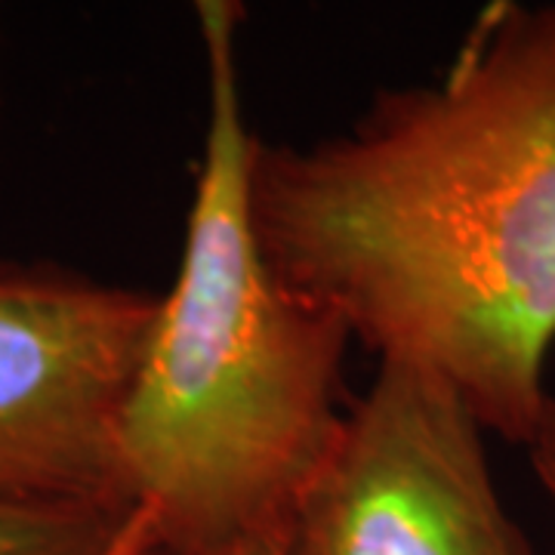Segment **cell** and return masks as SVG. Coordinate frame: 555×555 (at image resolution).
<instances>
[{"instance_id": "5", "label": "cell", "mask_w": 555, "mask_h": 555, "mask_svg": "<svg viewBox=\"0 0 555 555\" xmlns=\"http://www.w3.org/2000/svg\"><path fill=\"white\" fill-rule=\"evenodd\" d=\"M142 509L0 496V555H115Z\"/></svg>"}, {"instance_id": "8", "label": "cell", "mask_w": 555, "mask_h": 555, "mask_svg": "<svg viewBox=\"0 0 555 555\" xmlns=\"http://www.w3.org/2000/svg\"><path fill=\"white\" fill-rule=\"evenodd\" d=\"M145 555H160L158 550H152V553ZM219 555H287V546H284V534L278 537H266V540H254V543H244V546H235V550H229V553H219Z\"/></svg>"}, {"instance_id": "2", "label": "cell", "mask_w": 555, "mask_h": 555, "mask_svg": "<svg viewBox=\"0 0 555 555\" xmlns=\"http://www.w3.org/2000/svg\"><path fill=\"white\" fill-rule=\"evenodd\" d=\"M207 124L179 272L120 414L130 503L160 555H219L278 537L339 436L352 337L272 269L250 217L235 0H198Z\"/></svg>"}, {"instance_id": "7", "label": "cell", "mask_w": 555, "mask_h": 555, "mask_svg": "<svg viewBox=\"0 0 555 555\" xmlns=\"http://www.w3.org/2000/svg\"><path fill=\"white\" fill-rule=\"evenodd\" d=\"M152 550H158V543H155V525H152V516L142 509V516L133 525V531L115 550V555H145L152 553Z\"/></svg>"}, {"instance_id": "1", "label": "cell", "mask_w": 555, "mask_h": 555, "mask_svg": "<svg viewBox=\"0 0 555 555\" xmlns=\"http://www.w3.org/2000/svg\"><path fill=\"white\" fill-rule=\"evenodd\" d=\"M259 247L379 361L528 444L553 389L555 0L494 3L444 75L379 90L343 133L257 142Z\"/></svg>"}, {"instance_id": "9", "label": "cell", "mask_w": 555, "mask_h": 555, "mask_svg": "<svg viewBox=\"0 0 555 555\" xmlns=\"http://www.w3.org/2000/svg\"><path fill=\"white\" fill-rule=\"evenodd\" d=\"M0 115H3V112H0Z\"/></svg>"}, {"instance_id": "4", "label": "cell", "mask_w": 555, "mask_h": 555, "mask_svg": "<svg viewBox=\"0 0 555 555\" xmlns=\"http://www.w3.org/2000/svg\"><path fill=\"white\" fill-rule=\"evenodd\" d=\"M287 555H540L488 433L436 377L379 361L284 531Z\"/></svg>"}, {"instance_id": "6", "label": "cell", "mask_w": 555, "mask_h": 555, "mask_svg": "<svg viewBox=\"0 0 555 555\" xmlns=\"http://www.w3.org/2000/svg\"><path fill=\"white\" fill-rule=\"evenodd\" d=\"M525 451H528V463H531L540 491L550 496V503L555 506V392L537 423L534 436L525 444Z\"/></svg>"}, {"instance_id": "3", "label": "cell", "mask_w": 555, "mask_h": 555, "mask_svg": "<svg viewBox=\"0 0 555 555\" xmlns=\"http://www.w3.org/2000/svg\"><path fill=\"white\" fill-rule=\"evenodd\" d=\"M158 297L0 259V496L139 509L118 436Z\"/></svg>"}]
</instances>
